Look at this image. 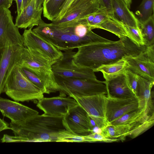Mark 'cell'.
I'll list each match as a JSON object with an SVG mask.
<instances>
[{
    "mask_svg": "<svg viewBox=\"0 0 154 154\" xmlns=\"http://www.w3.org/2000/svg\"><path fill=\"white\" fill-rule=\"evenodd\" d=\"M23 45H13L0 48V95L4 92L7 79L18 64Z\"/></svg>",
    "mask_w": 154,
    "mask_h": 154,
    "instance_id": "obj_15",
    "label": "cell"
},
{
    "mask_svg": "<svg viewBox=\"0 0 154 154\" xmlns=\"http://www.w3.org/2000/svg\"><path fill=\"white\" fill-rule=\"evenodd\" d=\"M128 64L124 58L113 63L102 65L94 71L101 72L103 76H112L124 73L128 68Z\"/></svg>",
    "mask_w": 154,
    "mask_h": 154,
    "instance_id": "obj_24",
    "label": "cell"
},
{
    "mask_svg": "<svg viewBox=\"0 0 154 154\" xmlns=\"http://www.w3.org/2000/svg\"><path fill=\"white\" fill-rule=\"evenodd\" d=\"M50 61L31 53L24 46L17 65L28 68L36 74L44 82L50 94L58 91L52 66Z\"/></svg>",
    "mask_w": 154,
    "mask_h": 154,
    "instance_id": "obj_6",
    "label": "cell"
},
{
    "mask_svg": "<svg viewBox=\"0 0 154 154\" xmlns=\"http://www.w3.org/2000/svg\"><path fill=\"white\" fill-rule=\"evenodd\" d=\"M98 0H74L62 19L52 22L54 24L62 23L73 20L86 18L97 12L102 8Z\"/></svg>",
    "mask_w": 154,
    "mask_h": 154,
    "instance_id": "obj_14",
    "label": "cell"
},
{
    "mask_svg": "<svg viewBox=\"0 0 154 154\" xmlns=\"http://www.w3.org/2000/svg\"><path fill=\"white\" fill-rule=\"evenodd\" d=\"M15 0H0V8L4 7L9 9Z\"/></svg>",
    "mask_w": 154,
    "mask_h": 154,
    "instance_id": "obj_37",
    "label": "cell"
},
{
    "mask_svg": "<svg viewBox=\"0 0 154 154\" xmlns=\"http://www.w3.org/2000/svg\"><path fill=\"white\" fill-rule=\"evenodd\" d=\"M22 36L23 45L32 54L53 64L63 57L61 50L37 35L32 29H25Z\"/></svg>",
    "mask_w": 154,
    "mask_h": 154,
    "instance_id": "obj_7",
    "label": "cell"
},
{
    "mask_svg": "<svg viewBox=\"0 0 154 154\" xmlns=\"http://www.w3.org/2000/svg\"><path fill=\"white\" fill-rule=\"evenodd\" d=\"M98 1L101 7L105 8L109 14L114 15L110 0H98Z\"/></svg>",
    "mask_w": 154,
    "mask_h": 154,
    "instance_id": "obj_35",
    "label": "cell"
},
{
    "mask_svg": "<svg viewBox=\"0 0 154 154\" xmlns=\"http://www.w3.org/2000/svg\"><path fill=\"white\" fill-rule=\"evenodd\" d=\"M75 53L72 50L63 53V57L52 66L54 75L81 79H97L93 70L74 63L72 58Z\"/></svg>",
    "mask_w": 154,
    "mask_h": 154,
    "instance_id": "obj_8",
    "label": "cell"
},
{
    "mask_svg": "<svg viewBox=\"0 0 154 154\" xmlns=\"http://www.w3.org/2000/svg\"><path fill=\"white\" fill-rule=\"evenodd\" d=\"M63 116L38 114L22 122H11L9 127L17 142H57L60 133L66 130Z\"/></svg>",
    "mask_w": 154,
    "mask_h": 154,
    "instance_id": "obj_3",
    "label": "cell"
},
{
    "mask_svg": "<svg viewBox=\"0 0 154 154\" xmlns=\"http://www.w3.org/2000/svg\"><path fill=\"white\" fill-rule=\"evenodd\" d=\"M91 138H92L94 141L95 142H103L106 143L112 142H117L119 140L117 139H111L108 138L104 135L101 133H93L89 134Z\"/></svg>",
    "mask_w": 154,
    "mask_h": 154,
    "instance_id": "obj_34",
    "label": "cell"
},
{
    "mask_svg": "<svg viewBox=\"0 0 154 154\" xmlns=\"http://www.w3.org/2000/svg\"><path fill=\"white\" fill-rule=\"evenodd\" d=\"M128 7L130 8L132 0H123Z\"/></svg>",
    "mask_w": 154,
    "mask_h": 154,
    "instance_id": "obj_42",
    "label": "cell"
},
{
    "mask_svg": "<svg viewBox=\"0 0 154 154\" xmlns=\"http://www.w3.org/2000/svg\"><path fill=\"white\" fill-rule=\"evenodd\" d=\"M97 28L109 32L119 38L125 36L128 37L123 24L113 15L109 14L105 20L97 26Z\"/></svg>",
    "mask_w": 154,
    "mask_h": 154,
    "instance_id": "obj_23",
    "label": "cell"
},
{
    "mask_svg": "<svg viewBox=\"0 0 154 154\" xmlns=\"http://www.w3.org/2000/svg\"><path fill=\"white\" fill-rule=\"evenodd\" d=\"M154 123V113L147 115L138 122L131 125L128 136L136 138L151 128Z\"/></svg>",
    "mask_w": 154,
    "mask_h": 154,
    "instance_id": "obj_26",
    "label": "cell"
},
{
    "mask_svg": "<svg viewBox=\"0 0 154 154\" xmlns=\"http://www.w3.org/2000/svg\"><path fill=\"white\" fill-rule=\"evenodd\" d=\"M154 0H142L136 12L140 23L147 20L154 14Z\"/></svg>",
    "mask_w": 154,
    "mask_h": 154,
    "instance_id": "obj_28",
    "label": "cell"
},
{
    "mask_svg": "<svg viewBox=\"0 0 154 154\" xmlns=\"http://www.w3.org/2000/svg\"><path fill=\"white\" fill-rule=\"evenodd\" d=\"M32 0H22V11L26 7Z\"/></svg>",
    "mask_w": 154,
    "mask_h": 154,
    "instance_id": "obj_41",
    "label": "cell"
},
{
    "mask_svg": "<svg viewBox=\"0 0 154 154\" xmlns=\"http://www.w3.org/2000/svg\"><path fill=\"white\" fill-rule=\"evenodd\" d=\"M57 142H95L89 134L82 135L73 134L67 130L60 133Z\"/></svg>",
    "mask_w": 154,
    "mask_h": 154,
    "instance_id": "obj_29",
    "label": "cell"
},
{
    "mask_svg": "<svg viewBox=\"0 0 154 154\" xmlns=\"http://www.w3.org/2000/svg\"><path fill=\"white\" fill-rule=\"evenodd\" d=\"M54 76L60 96L67 95L73 98L107 94L105 81H99L97 79H81L55 75Z\"/></svg>",
    "mask_w": 154,
    "mask_h": 154,
    "instance_id": "obj_4",
    "label": "cell"
},
{
    "mask_svg": "<svg viewBox=\"0 0 154 154\" xmlns=\"http://www.w3.org/2000/svg\"><path fill=\"white\" fill-rule=\"evenodd\" d=\"M15 1L17 5V16H18L22 11V0H15Z\"/></svg>",
    "mask_w": 154,
    "mask_h": 154,
    "instance_id": "obj_39",
    "label": "cell"
},
{
    "mask_svg": "<svg viewBox=\"0 0 154 154\" xmlns=\"http://www.w3.org/2000/svg\"><path fill=\"white\" fill-rule=\"evenodd\" d=\"M35 8L36 10H40L43 7L42 5L43 4L44 0H34Z\"/></svg>",
    "mask_w": 154,
    "mask_h": 154,
    "instance_id": "obj_40",
    "label": "cell"
},
{
    "mask_svg": "<svg viewBox=\"0 0 154 154\" xmlns=\"http://www.w3.org/2000/svg\"><path fill=\"white\" fill-rule=\"evenodd\" d=\"M2 142H17L15 136H11L7 134H4L1 139Z\"/></svg>",
    "mask_w": 154,
    "mask_h": 154,
    "instance_id": "obj_36",
    "label": "cell"
},
{
    "mask_svg": "<svg viewBox=\"0 0 154 154\" xmlns=\"http://www.w3.org/2000/svg\"><path fill=\"white\" fill-rule=\"evenodd\" d=\"M140 29L144 44L149 46L154 44V14L145 21L140 23Z\"/></svg>",
    "mask_w": 154,
    "mask_h": 154,
    "instance_id": "obj_27",
    "label": "cell"
},
{
    "mask_svg": "<svg viewBox=\"0 0 154 154\" xmlns=\"http://www.w3.org/2000/svg\"><path fill=\"white\" fill-rule=\"evenodd\" d=\"M124 74L128 84L136 95L138 75L128 69L125 70Z\"/></svg>",
    "mask_w": 154,
    "mask_h": 154,
    "instance_id": "obj_33",
    "label": "cell"
},
{
    "mask_svg": "<svg viewBox=\"0 0 154 154\" xmlns=\"http://www.w3.org/2000/svg\"><path fill=\"white\" fill-rule=\"evenodd\" d=\"M154 84L138 75L136 95L139 101V108H144L149 115L154 113L153 101L151 95Z\"/></svg>",
    "mask_w": 154,
    "mask_h": 154,
    "instance_id": "obj_20",
    "label": "cell"
},
{
    "mask_svg": "<svg viewBox=\"0 0 154 154\" xmlns=\"http://www.w3.org/2000/svg\"><path fill=\"white\" fill-rule=\"evenodd\" d=\"M106 95L100 94L73 97L85 110L91 119L101 130L110 124L106 116Z\"/></svg>",
    "mask_w": 154,
    "mask_h": 154,
    "instance_id": "obj_9",
    "label": "cell"
},
{
    "mask_svg": "<svg viewBox=\"0 0 154 154\" xmlns=\"http://www.w3.org/2000/svg\"><path fill=\"white\" fill-rule=\"evenodd\" d=\"M43 7L40 10H36L35 8L34 0H32L29 5L17 16L15 25L18 28L26 29H32L35 26H38L43 22L41 15Z\"/></svg>",
    "mask_w": 154,
    "mask_h": 154,
    "instance_id": "obj_19",
    "label": "cell"
},
{
    "mask_svg": "<svg viewBox=\"0 0 154 154\" xmlns=\"http://www.w3.org/2000/svg\"><path fill=\"white\" fill-rule=\"evenodd\" d=\"M4 92L18 102L38 101L44 97L43 93L28 80L17 65L8 77Z\"/></svg>",
    "mask_w": 154,
    "mask_h": 154,
    "instance_id": "obj_5",
    "label": "cell"
},
{
    "mask_svg": "<svg viewBox=\"0 0 154 154\" xmlns=\"http://www.w3.org/2000/svg\"><path fill=\"white\" fill-rule=\"evenodd\" d=\"M0 111L11 122L18 123L38 114L36 110L18 102L0 97Z\"/></svg>",
    "mask_w": 154,
    "mask_h": 154,
    "instance_id": "obj_17",
    "label": "cell"
},
{
    "mask_svg": "<svg viewBox=\"0 0 154 154\" xmlns=\"http://www.w3.org/2000/svg\"><path fill=\"white\" fill-rule=\"evenodd\" d=\"M114 16L124 24L132 27H139L137 17L131 11L123 0H110Z\"/></svg>",
    "mask_w": 154,
    "mask_h": 154,
    "instance_id": "obj_21",
    "label": "cell"
},
{
    "mask_svg": "<svg viewBox=\"0 0 154 154\" xmlns=\"http://www.w3.org/2000/svg\"><path fill=\"white\" fill-rule=\"evenodd\" d=\"M147 46L140 45L127 36L117 41L89 44L79 47L72 60L78 66L94 71L101 66L116 62L123 58L137 56Z\"/></svg>",
    "mask_w": 154,
    "mask_h": 154,
    "instance_id": "obj_2",
    "label": "cell"
},
{
    "mask_svg": "<svg viewBox=\"0 0 154 154\" xmlns=\"http://www.w3.org/2000/svg\"><path fill=\"white\" fill-rule=\"evenodd\" d=\"M123 25L129 38L139 45H145L139 27H132L124 24Z\"/></svg>",
    "mask_w": 154,
    "mask_h": 154,
    "instance_id": "obj_31",
    "label": "cell"
},
{
    "mask_svg": "<svg viewBox=\"0 0 154 154\" xmlns=\"http://www.w3.org/2000/svg\"><path fill=\"white\" fill-rule=\"evenodd\" d=\"M149 115L143 108L138 109L127 113L117 119L111 122L110 124L113 125H131Z\"/></svg>",
    "mask_w": 154,
    "mask_h": 154,
    "instance_id": "obj_25",
    "label": "cell"
},
{
    "mask_svg": "<svg viewBox=\"0 0 154 154\" xmlns=\"http://www.w3.org/2000/svg\"><path fill=\"white\" fill-rule=\"evenodd\" d=\"M37 35L60 50L66 51L84 45L112 41L94 32L81 19L55 24L44 21L32 29Z\"/></svg>",
    "mask_w": 154,
    "mask_h": 154,
    "instance_id": "obj_1",
    "label": "cell"
},
{
    "mask_svg": "<svg viewBox=\"0 0 154 154\" xmlns=\"http://www.w3.org/2000/svg\"><path fill=\"white\" fill-rule=\"evenodd\" d=\"M103 76L105 79L107 94L113 97L120 98L136 97L128 84L124 73Z\"/></svg>",
    "mask_w": 154,
    "mask_h": 154,
    "instance_id": "obj_18",
    "label": "cell"
},
{
    "mask_svg": "<svg viewBox=\"0 0 154 154\" xmlns=\"http://www.w3.org/2000/svg\"><path fill=\"white\" fill-rule=\"evenodd\" d=\"M9 129H10L9 124L0 118V133L3 131Z\"/></svg>",
    "mask_w": 154,
    "mask_h": 154,
    "instance_id": "obj_38",
    "label": "cell"
},
{
    "mask_svg": "<svg viewBox=\"0 0 154 154\" xmlns=\"http://www.w3.org/2000/svg\"><path fill=\"white\" fill-rule=\"evenodd\" d=\"M78 103L73 98L59 95L51 97H44L38 100L37 107L45 115L64 116L71 108Z\"/></svg>",
    "mask_w": 154,
    "mask_h": 154,
    "instance_id": "obj_16",
    "label": "cell"
},
{
    "mask_svg": "<svg viewBox=\"0 0 154 154\" xmlns=\"http://www.w3.org/2000/svg\"><path fill=\"white\" fill-rule=\"evenodd\" d=\"M139 108V102L136 97L120 98L106 94V116L109 124L124 114Z\"/></svg>",
    "mask_w": 154,
    "mask_h": 154,
    "instance_id": "obj_13",
    "label": "cell"
},
{
    "mask_svg": "<svg viewBox=\"0 0 154 154\" xmlns=\"http://www.w3.org/2000/svg\"><path fill=\"white\" fill-rule=\"evenodd\" d=\"M131 128V125L129 124H110L101 130V133L108 138L117 139L123 142L128 136Z\"/></svg>",
    "mask_w": 154,
    "mask_h": 154,
    "instance_id": "obj_22",
    "label": "cell"
},
{
    "mask_svg": "<svg viewBox=\"0 0 154 154\" xmlns=\"http://www.w3.org/2000/svg\"><path fill=\"white\" fill-rule=\"evenodd\" d=\"M19 67L28 80L39 88L43 94H50L44 82L36 74L26 68L22 67Z\"/></svg>",
    "mask_w": 154,
    "mask_h": 154,
    "instance_id": "obj_30",
    "label": "cell"
},
{
    "mask_svg": "<svg viewBox=\"0 0 154 154\" xmlns=\"http://www.w3.org/2000/svg\"><path fill=\"white\" fill-rule=\"evenodd\" d=\"M23 45L22 36L14 23L9 9L0 8V48Z\"/></svg>",
    "mask_w": 154,
    "mask_h": 154,
    "instance_id": "obj_12",
    "label": "cell"
},
{
    "mask_svg": "<svg viewBox=\"0 0 154 154\" xmlns=\"http://www.w3.org/2000/svg\"><path fill=\"white\" fill-rule=\"evenodd\" d=\"M91 119L85 110L78 104L64 116L63 122L66 129L70 132L87 135L93 133Z\"/></svg>",
    "mask_w": 154,
    "mask_h": 154,
    "instance_id": "obj_11",
    "label": "cell"
},
{
    "mask_svg": "<svg viewBox=\"0 0 154 154\" xmlns=\"http://www.w3.org/2000/svg\"><path fill=\"white\" fill-rule=\"evenodd\" d=\"M124 58L128 64V69L154 83V44L147 46L145 51L137 56Z\"/></svg>",
    "mask_w": 154,
    "mask_h": 154,
    "instance_id": "obj_10",
    "label": "cell"
},
{
    "mask_svg": "<svg viewBox=\"0 0 154 154\" xmlns=\"http://www.w3.org/2000/svg\"><path fill=\"white\" fill-rule=\"evenodd\" d=\"M109 14L105 8H102L95 14L93 20L88 24V26L91 30L97 28V26L105 20Z\"/></svg>",
    "mask_w": 154,
    "mask_h": 154,
    "instance_id": "obj_32",
    "label": "cell"
}]
</instances>
